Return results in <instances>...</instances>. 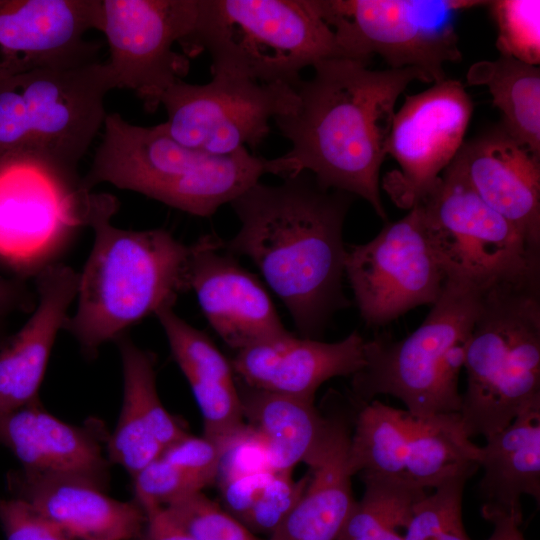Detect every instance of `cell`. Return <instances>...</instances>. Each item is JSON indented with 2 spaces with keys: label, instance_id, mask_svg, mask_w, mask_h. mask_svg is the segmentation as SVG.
<instances>
[{
  "label": "cell",
  "instance_id": "6da1fadb",
  "mask_svg": "<svg viewBox=\"0 0 540 540\" xmlns=\"http://www.w3.org/2000/svg\"><path fill=\"white\" fill-rule=\"evenodd\" d=\"M345 57L316 63L313 76L294 87L295 108L274 118L290 150L270 159L282 178L309 172L325 190L365 199L387 219L379 175L398 97L413 81L432 83L416 68L371 70Z\"/></svg>",
  "mask_w": 540,
  "mask_h": 540
},
{
  "label": "cell",
  "instance_id": "7a4b0ae2",
  "mask_svg": "<svg viewBox=\"0 0 540 540\" xmlns=\"http://www.w3.org/2000/svg\"><path fill=\"white\" fill-rule=\"evenodd\" d=\"M283 179L259 181L230 203L241 226L222 249L248 257L301 336L318 340L334 313L350 306L343 226L354 196L321 188L309 172Z\"/></svg>",
  "mask_w": 540,
  "mask_h": 540
},
{
  "label": "cell",
  "instance_id": "3957f363",
  "mask_svg": "<svg viewBox=\"0 0 540 540\" xmlns=\"http://www.w3.org/2000/svg\"><path fill=\"white\" fill-rule=\"evenodd\" d=\"M117 208L113 195L90 193L86 226L94 231L93 247L79 273L76 311L63 327L88 357L189 290L193 244L164 229L115 227Z\"/></svg>",
  "mask_w": 540,
  "mask_h": 540
},
{
  "label": "cell",
  "instance_id": "277c9868",
  "mask_svg": "<svg viewBox=\"0 0 540 540\" xmlns=\"http://www.w3.org/2000/svg\"><path fill=\"white\" fill-rule=\"evenodd\" d=\"M101 143L84 188L109 183L186 213L210 217L248 188L271 174L270 160L247 148L219 156L188 148L174 140L162 123L144 127L107 113Z\"/></svg>",
  "mask_w": 540,
  "mask_h": 540
},
{
  "label": "cell",
  "instance_id": "5b68a950",
  "mask_svg": "<svg viewBox=\"0 0 540 540\" xmlns=\"http://www.w3.org/2000/svg\"><path fill=\"white\" fill-rule=\"evenodd\" d=\"M185 55L206 51L212 76L293 88L300 72L345 57L314 0H198Z\"/></svg>",
  "mask_w": 540,
  "mask_h": 540
},
{
  "label": "cell",
  "instance_id": "8992f818",
  "mask_svg": "<svg viewBox=\"0 0 540 540\" xmlns=\"http://www.w3.org/2000/svg\"><path fill=\"white\" fill-rule=\"evenodd\" d=\"M463 367L459 417L469 439L487 438L540 404V280L483 291Z\"/></svg>",
  "mask_w": 540,
  "mask_h": 540
},
{
  "label": "cell",
  "instance_id": "52a82bcc",
  "mask_svg": "<svg viewBox=\"0 0 540 540\" xmlns=\"http://www.w3.org/2000/svg\"><path fill=\"white\" fill-rule=\"evenodd\" d=\"M483 291L446 280L424 321L407 337L395 340L382 334L365 340V363L352 376L351 401L391 395L416 416L459 413V375Z\"/></svg>",
  "mask_w": 540,
  "mask_h": 540
},
{
  "label": "cell",
  "instance_id": "ba28073f",
  "mask_svg": "<svg viewBox=\"0 0 540 540\" xmlns=\"http://www.w3.org/2000/svg\"><path fill=\"white\" fill-rule=\"evenodd\" d=\"M112 89L110 71L98 61L0 79V156L28 153L78 172L104 125Z\"/></svg>",
  "mask_w": 540,
  "mask_h": 540
},
{
  "label": "cell",
  "instance_id": "9c48e42d",
  "mask_svg": "<svg viewBox=\"0 0 540 540\" xmlns=\"http://www.w3.org/2000/svg\"><path fill=\"white\" fill-rule=\"evenodd\" d=\"M417 205L447 280L486 290L540 279V252L478 196L452 162Z\"/></svg>",
  "mask_w": 540,
  "mask_h": 540
},
{
  "label": "cell",
  "instance_id": "30bf717a",
  "mask_svg": "<svg viewBox=\"0 0 540 540\" xmlns=\"http://www.w3.org/2000/svg\"><path fill=\"white\" fill-rule=\"evenodd\" d=\"M344 56L369 63L381 56L391 69L416 68L432 84L444 64L460 62L456 19L479 0H314Z\"/></svg>",
  "mask_w": 540,
  "mask_h": 540
},
{
  "label": "cell",
  "instance_id": "8fae6325",
  "mask_svg": "<svg viewBox=\"0 0 540 540\" xmlns=\"http://www.w3.org/2000/svg\"><path fill=\"white\" fill-rule=\"evenodd\" d=\"M91 191L78 172L28 153L0 156V264L26 280L56 263L86 227Z\"/></svg>",
  "mask_w": 540,
  "mask_h": 540
},
{
  "label": "cell",
  "instance_id": "7c38bea8",
  "mask_svg": "<svg viewBox=\"0 0 540 540\" xmlns=\"http://www.w3.org/2000/svg\"><path fill=\"white\" fill-rule=\"evenodd\" d=\"M354 405L352 476L378 475L427 490L478 470L480 446L464 435L459 413L421 417L377 399Z\"/></svg>",
  "mask_w": 540,
  "mask_h": 540
},
{
  "label": "cell",
  "instance_id": "4fadbf2b",
  "mask_svg": "<svg viewBox=\"0 0 540 540\" xmlns=\"http://www.w3.org/2000/svg\"><path fill=\"white\" fill-rule=\"evenodd\" d=\"M297 104L292 86L213 76L206 84L178 80L161 96L167 112L162 123L180 144L211 155L256 149L270 133V119Z\"/></svg>",
  "mask_w": 540,
  "mask_h": 540
},
{
  "label": "cell",
  "instance_id": "5bb4252c",
  "mask_svg": "<svg viewBox=\"0 0 540 540\" xmlns=\"http://www.w3.org/2000/svg\"><path fill=\"white\" fill-rule=\"evenodd\" d=\"M344 273L367 326H384L433 305L446 276L432 250L420 205L388 222L370 241L346 246Z\"/></svg>",
  "mask_w": 540,
  "mask_h": 540
},
{
  "label": "cell",
  "instance_id": "9a60e30c",
  "mask_svg": "<svg viewBox=\"0 0 540 540\" xmlns=\"http://www.w3.org/2000/svg\"><path fill=\"white\" fill-rule=\"evenodd\" d=\"M198 0H101L97 30L109 47L115 88L134 91L148 112L160 106L163 93L190 68L174 50L191 35Z\"/></svg>",
  "mask_w": 540,
  "mask_h": 540
},
{
  "label": "cell",
  "instance_id": "2e32d148",
  "mask_svg": "<svg viewBox=\"0 0 540 540\" xmlns=\"http://www.w3.org/2000/svg\"><path fill=\"white\" fill-rule=\"evenodd\" d=\"M472 112V100L458 80L445 79L405 95L387 143V155L399 170L382 181L396 206L410 210L431 191L462 147Z\"/></svg>",
  "mask_w": 540,
  "mask_h": 540
},
{
  "label": "cell",
  "instance_id": "e0dca14e",
  "mask_svg": "<svg viewBox=\"0 0 540 540\" xmlns=\"http://www.w3.org/2000/svg\"><path fill=\"white\" fill-rule=\"evenodd\" d=\"M101 0H0V79L95 62Z\"/></svg>",
  "mask_w": 540,
  "mask_h": 540
},
{
  "label": "cell",
  "instance_id": "ac0fdd59",
  "mask_svg": "<svg viewBox=\"0 0 540 540\" xmlns=\"http://www.w3.org/2000/svg\"><path fill=\"white\" fill-rule=\"evenodd\" d=\"M214 234L193 243L189 290L212 329L232 349L284 337L288 331L260 280L223 250Z\"/></svg>",
  "mask_w": 540,
  "mask_h": 540
},
{
  "label": "cell",
  "instance_id": "d6986e66",
  "mask_svg": "<svg viewBox=\"0 0 540 540\" xmlns=\"http://www.w3.org/2000/svg\"><path fill=\"white\" fill-rule=\"evenodd\" d=\"M321 408L329 425L322 442L304 462L309 482L267 540H336L356 503L347 466L356 406L348 396L330 391Z\"/></svg>",
  "mask_w": 540,
  "mask_h": 540
},
{
  "label": "cell",
  "instance_id": "ffe728a7",
  "mask_svg": "<svg viewBox=\"0 0 540 540\" xmlns=\"http://www.w3.org/2000/svg\"><path fill=\"white\" fill-rule=\"evenodd\" d=\"M109 435L104 423L96 418L81 425L58 419L39 398L0 413V444L13 453L22 470L79 476L106 490L111 465L106 453Z\"/></svg>",
  "mask_w": 540,
  "mask_h": 540
},
{
  "label": "cell",
  "instance_id": "44dd1931",
  "mask_svg": "<svg viewBox=\"0 0 540 540\" xmlns=\"http://www.w3.org/2000/svg\"><path fill=\"white\" fill-rule=\"evenodd\" d=\"M10 497L19 499L77 540H135L145 526L140 504L120 501L83 477L11 470Z\"/></svg>",
  "mask_w": 540,
  "mask_h": 540
},
{
  "label": "cell",
  "instance_id": "7402d4cb",
  "mask_svg": "<svg viewBox=\"0 0 540 540\" xmlns=\"http://www.w3.org/2000/svg\"><path fill=\"white\" fill-rule=\"evenodd\" d=\"M452 163L478 196L540 252V159L499 125L464 142Z\"/></svg>",
  "mask_w": 540,
  "mask_h": 540
},
{
  "label": "cell",
  "instance_id": "603a6c76",
  "mask_svg": "<svg viewBox=\"0 0 540 540\" xmlns=\"http://www.w3.org/2000/svg\"><path fill=\"white\" fill-rule=\"evenodd\" d=\"M364 345L357 331L331 343L290 333L237 351L231 365L251 387L314 400L324 382L364 366Z\"/></svg>",
  "mask_w": 540,
  "mask_h": 540
},
{
  "label": "cell",
  "instance_id": "cb8c5ba5",
  "mask_svg": "<svg viewBox=\"0 0 540 540\" xmlns=\"http://www.w3.org/2000/svg\"><path fill=\"white\" fill-rule=\"evenodd\" d=\"M78 277V272L59 262L34 277L38 301L32 315L0 344V413L38 399L56 336L76 299Z\"/></svg>",
  "mask_w": 540,
  "mask_h": 540
},
{
  "label": "cell",
  "instance_id": "d4e9b609",
  "mask_svg": "<svg viewBox=\"0 0 540 540\" xmlns=\"http://www.w3.org/2000/svg\"><path fill=\"white\" fill-rule=\"evenodd\" d=\"M116 343L122 364L123 400L106 453L111 464L122 466L132 478L165 448L189 434L159 398L155 356L124 335Z\"/></svg>",
  "mask_w": 540,
  "mask_h": 540
},
{
  "label": "cell",
  "instance_id": "484cf974",
  "mask_svg": "<svg viewBox=\"0 0 540 540\" xmlns=\"http://www.w3.org/2000/svg\"><path fill=\"white\" fill-rule=\"evenodd\" d=\"M155 316L201 411L203 437L224 451L247 426L232 365L204 332L180 318L173 307Z\"/></svg>",
  "mask_w": 540,
  "mask_h": 540
},
{
  "label": "cell",
  "instance_id": "4316f807",
  "mask_svg": "<svg viewBox=\"0 0 540 540\" xmlns=\"http://www.w3.org/2000/svg\"><path fill=\"white\" fill-rule=\"evenodd\" d=\"M482 515L506 516L521 524V497L540 502V404L519 414L480 447Z\"/></svg>",
  "mask_w": 540,
  "mask_h": 540
},
{
  "label": "cell",
  "instance_id": "83f0119b",
  "mask_svg": "<svg viewBox=\"0 0 540 540\" xmlns=\"http://www.w3.org/2000/svg\"><path fill=\"white\" fill-rule=\"evenodd\" d=\"M237 385L244 419L262 440L270 469L291 472L304 463L326 435V412L314 400L257 389L241 380Z\"/></svg>",
  "mask_w": 540,
  "mask_h": 540
},
{
  "label": "cell",
  "instance_id": "f1b7e54d",
  "mask_svg": "<svg viewBox=\"0 0 540 540\" xmlns=\"http://www.w3.org/2000/svg\"><path fill=\"white\" fill-rule=\"evenodd\" d=\"M470 85L486 86L502 115L500 124L520 145L540 159V69L500 55L474 63Z\"/></svg>",
  "mask_w": 540,
  "mask_h": 540
},
{
  "label": "cell",
  "instance_id": "f546056e",
  "mask_svg": "<svg viewBox=\"0 0 540 540\" xmlns=\"http://www.w3.org/2000/svg\"><path fill=\"white\" fill-rule=\"evenodd\" d=\"M365 489L336 540H404L414 505L426 490L382 476L358 474Z\"/></svg>",
  "mask_w": 540,
  "mask_h": 540
},
{
  "label": "cell",
  "instance_id": "4dcf8cb0",
  "mask_svg": "<svg viewBox=\"0 0 540 540\" xmlns=\"http://www.w3.org/2000/svg\"><path fill=\"white\" fill-rule=\"evenodd\" d=\"M470 477H451L419 500L404 540H471L462 519L463 492Z\"/></svg>",
  "mask_w": 540,
  "mask_h": 540
},
{
  "label": "cell",
  "instance_id": "1f68e13d",
  "mask_svg": "<svg viewBox=\"0 0 540 540\" xmlns=\"http://www.w3.org/2000/svg\"><path fill=\"white\" fill-rule=\"evenodd\" d=\"M487 6L498 28L496 48L500 55L538 66L540 1L496 0Z\"/></svg>",
  "mask_w": 540,
  "mask_h": 540
},
{
  "label": "cell",
  "instance_id": "d6a6232c",
  "mask_svg": "<svg viewBox=\"0 0 540 540\" xmlns=\"http://www.w3.org/2000/svg\"><path fill=\"white\" fill-rule=\"evenodd\" d=\"M163 508L194 540H260L202 492L186 496Z\"/></svg>",
  "mask_w": 540,
  "mask_h": 540
},
{
  "label": "cell",
  "instance_id": "836d02e7",
  "mask_svg": "<svg viewBox=\"0 0 540 540\" xmlns=\"http://www.w3.org/2000/svg\"><path fill=\"white\" fill-rule=\"evenodd\" d=\"M309 479V471L296 482L290 472L269 471L255 489L250 509L240 522L254 534L269 536L299 501Z\"/></svg>",
  "mask_w": 540,
  "mask_h": 540
},
{
  "label": "cell",
  "instance_id": "e575fe53",
  "mask_svg": "<svg viewBox=\"0 0 540 540\" xmlns=\"http://www.w3.org/2000/svg\"><path fill=\"white\" fill-rule=\"evenodd\" d=\"M135 500L165 507L201 492L205 485L178 465L159 456L132 477Z\"/></svg>",
  "mask_w": 540,
  "mask_h": 540
},
{
  "label": "cell",
  "instance_id": "d590c367",
  "mask_svg": "<svg viewBox=\"0 0 540 540\" xmlns=\"http://www.w3.org/2000/svg\"><path fill=\"white\" fill-rule=\"evenodd\" d=\"M0 524L6 540H77L13 497H0Z\"/></svg>",
  "mask_w": 540,
  "mask_h": 540
},
{
  "label": "cell",
  "instance_id": "8d00e7d4",
  "mask_svg": "<svg viewBox=\"0 0 540 540\" xmlns=\"http://www.w3.org/2000/svg\"><path fill=\"white\" fill-rule=\"evenodd\" d=\"M222 453L209 439L189 434L165 448L160 456L188 471L206 487L217 479Z\"/></svg>",
  "mask_w": 540,
  "mask_h": 540
},
{
  "label": "cell",
  "instance_id": "74e56055",
  "mask_svg": "<svg viewBox=\"0 0 540 540\" xmlns=\"http://www.w3.org/2000/svg\"><path fill=\"white\" fill-rule=\"evenodd\" d=\"M268 469L270 467L264 444L257 433L247 425L224 449L217 480L221 482Z\"/></svg>",
  "mask_w": 540,
  "mask_h": 540
},
{
  "label": "cell",
  "instance_id": "f35d334b",
  "mask_svg": "<svg viewBox=\"0 0 540 540\" xmlns=\"http://www.w3.org/2000/svg\"><path fill=\"white\" fill-rule=\"evenodd\" d=\"M140 506L145 512L146 522L141 535L135 540H194L162 506L153 503Z\"/></svg>",
  "mask_w": 540,
  "mask_h": 540
},
{
  "label": "cell",
  "instance_id": "ab89813d",
  "mask_svg": "<svg viewBox=\"0 0 540 540\" xmlns=\"http://www.w3.org/2000/svg\"><path fill=\"white\" fill-rule=\"evenodd\" d=\"M31 301L26 280L0 276V315L7 317L13 311L27 309Z\"/></svg>",
  "mask_w": 540,
  "mask_h": 540
},
{
  "label": "cell",
  "instance_id": "60d3db41",
  "mask_svg": "<svg viewBox=\"0 0 540 540\" xmlns=\"http://www.w3.org/2000/svg\"><path fill=\"white\" fill-rule=\"evenodd\" d=\"M493 532L487 540H526L520 531V524L506 516H495L489 520Z\"/></svg>",
  "mask_w": 540,
  "mask_h": 540
},
{
  "label": "cell",
  "instance_id": "b9f144b4",
  "mask_svg": "<svg viewBox=\"0 0 540 540\" xmlns=\"http://www.w3.org/2000/svg\"><path fill=\"white\" fill-rule=\"evenodd\" d=\"M5 318H6L5 316L0 315V344L6 338L4 336V320H5Z\"/></svg>",
  "mask_w": 540,
  "mask_h": 540
}]
</instances>
